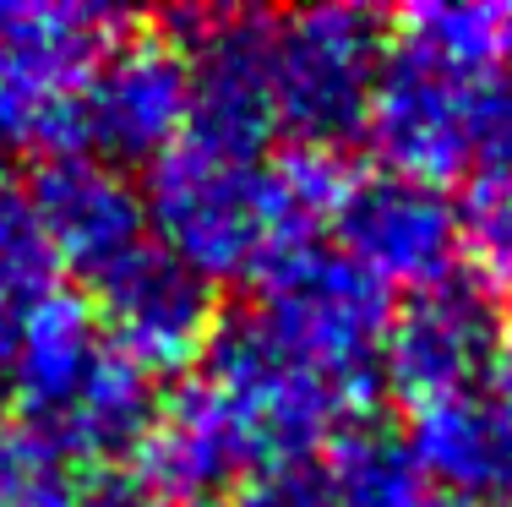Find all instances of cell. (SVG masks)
Here are the masks:
<instances>
[{
	"label": "cell",
	"mask_w": 512,
	"mask_h": 507,
	"mask_svg": "<svg viewBox=\"0 0 512 507\" xmlns=\"http://www.w3.org/2000/svg\"><path fill=\"white\" fill-rule=\"evenodd\" d=\"M246 322L289 360L360 393H382V344L393 300L338 246H311L251 279Z\"/></svg>",
	"instance_id": "4"
},
{
	"label": "cell",
	"mask_w": 512,
	"mask_h": 507,
	"mask_svg": "<svg viewBox=\"0 0 512 507\" xmlns=\"http://www.w3.org/2000/svg\"><path fill=\"white\" fill-rule=\"evenodd\" d=\"M17 415H28L71 464L137 458L158 415V388L131 355H120L99 328L93 306L71 289H50L6 355Z\"/></svg>",
	"instance_id": "1"
},
{
	"label": "cell",
	"mask_w": 512,
	"mask_h": 507,
	"mask_svg": "<svg viewBox=\"0 0 512 507\" xmlns=\"http://www.w3.org/2000/svg\"><path fill=\"white\" fill-rule=\"evenodd\" d=\"M382 60V22L365 6L267 11V93L278 131L311 148H338L365 126Z\"/></svg>",
	"instance_id": "6"
},
{
	"label": "cell",
	"mask_w": 512,
	"mask_h": 507,
	"mask_svg": "<svg viewBox=\"0 0 512 507\" xmlns=\"http://www.w3.org/2000/svg\"><path fill=\"white\" fill-rule=\"evenodd\" d=\"M338 251L382 289H425L458 273V202L409 175H355L333 219Z\"/></svg>",
	"instance_id": "8"
},
{
	"label": "cell",
	"mask_w": 512,
	"mask_h": 507,
	"mask_svg": "<svg viewBox=\"0 0 512 507\" xmlns=\"http://www.w3.org/2000/svg\"><path fill=\"white\" fill-rule=\"evenodd\" d=\"M82 507H186V502H164V497H153V491H142V486H109V491H99V497H88Z\"/></svg>",
	"instance_id": "17"
},
{
	"label": "cell",
	"mask_w": 512,
	"mask_h": 507,
	"mask_svg": "<svg viewBox=\"0 0 512 507\" xmlns=\"http://www.w3.org/2000/svg\"><path fill=\"white\" fill-rule=\"evenodd\" d=\"M82 475L17 409H0V507H82Z\"/></svg>",
	"instance_id": "16"
},
{
	"label": "cell",
	"mask_w": 512,
	"mask_h": 507,
	"mask_svg": "<svg viewBox=\"0 0 512 507\" xmlns=\"http://www.w3.org/2000/svg\"><path fill=\"white\" fill-rule=\"evenodd\" d=\"M306 464L316 507H442L414 469L409 448L387 431L355 426L333 437L322 453H311Z\"/></svg>",
	"instance_id": "13"
},
{
	"label": "cell",
	"mask_w": 512,
	"mask_h": 507,
	"mask_svg": "<svg viewBox=\"0 0 512 507\" xmlns=\"http://www.w3.org/2000/svg\"><path fill=\"white\" fill-rule=\"evenodd\" d=\"M191 66L175 39H120L82 99V153L109 164L158 159L186 137Z\"/></svg>",
	"instance_id": "10"
},
{
	"label": "cell",
	"mask_w": 512,
	"mask_h": 507,
	"mask_svg": "<svg viewBox=\"0 0 512 507\" xmlns=\"http://www.w3.org/2000/svg\"><path fill=\"white\" fill-rule=\"evenodd\" d=\"M28 191L55 262L88 284H99L109 268H120L131 251H142L153 240L142 191L109 159H93V153L44 159L39 175L28 180Z\"/></svg>",
	"instance_id": "11"
},
{
	"label": "cell",
	"mask_w": 512,
	"mask_h": 507,
	"mask_svg": "<svg viewBox=\"0 0 512 507\" xmlns=\"http://www.w3.org/2000/svg\"><path fill=\"white\" fill-rule=\"evenodd\" d=\"M491 382H496V398L512 409V322H507V338H502V355H496V371H491Z\"/></svg>",
	"instance_id": "18"
},
{
	"label": "cell",
	"mask_w": 512,
	"mask_h": 507,
	"mask_svg": "<svg viewBox=\"0 0 512 507\" xmlns=\"http://www.w3.org/2000/svg\"><path fill=\"white\" fill-rule=\"evenodd\" d=\"M55 251L44 240L39 208H33L28 180L11 164H0V371L17 344V328L28 322V311L55 289Z\"/></svg>",
	"instance_id": "14"
},
{
	"label": "cell",
	"mask_w": 512,
	"mask_h": 507,
	"mask_svg": "<svg viewBox=\"0 0 512 507\" xmlns=\"http://www.w3.org/2000/svg\"><path fill=\"white\" fill-rule=\"evenodd\" d=\"M414 50L463 71H512V6L507 0H425L398 17Z\"/></svg>",
	"instance_id": "15"
},
{
	"label": "cell",
	"mask_w": 512,
	"mask_h": 507,
	"mask_svg": "<svg viewBox=\"0 0 512 507\" xmlns=\"http://www.w3.org/2000/svg\"><path fill=\"white\" fill-rule=\"evenodd\" d=\"M93 289V317L109 333L120 355H131L142 371H180L207 355L218 338V295L202 273H191L180 257H169L158 240L131 251L120 268H109Z\"/></svg>",
	"instance_id": "9"
},
{
	"label": "cell",
	"mask_w": 512,
	"mask_h": 507,
	"mask_svg": "<svg viewBox=\"0 0 512 507\" xmlns=\"http://www.w3.org/2000/svg\"><path fill=\"white\" fill-rule=\"evenodd\" d=\"M507 338V311L474 273H447V279L414 289L387 322L382 344V388L404 393L414 409L436 398H458L485 388L496 371Z\"/></svg>",
	"instance_id": "7"
},
{
	"label": "cell",
	"mask_w": 512,
	"mask_h": 507,
	"mask_svg": "<svg viewBox=\"0 0 512 507\" xmlns=\"http://www.w3.org/2000/svg\"><path fill=\"white\" fill-rule=\"evenodd\" d=\"M120 28L82 0H0V153H82V99Z\"/></svg>",
	"instance_id": "3"
},
{
	"label": "cell",
	"mask_w": 512,
	"mask_h": 507,
	"mask_svg": "<svg viewBox=\"0 0 512 507\" xmlns=\"http://www.w3.org/2000/svg\"><path fill=\"white\" fill-rule=\"evenodd\" d=\"M404 448L442 507H512V409L491 388L420 404Z\"/></svg>",
	"instance_id": "12"
},
{
	"label": "cell",
	"mask_w": 512,
	"mask_h": 507,
	"mask_svg": "<svg viewBox=\"0 0 512 507\" xmlns=\"http://www.w3.org/2000/svg\"><path fill=\"white\" fill-rule=\"evenodd\" d=\"M148 229L169 257L207 284L256 279L278 262V224L267 197V153H235L180 137L148 164Z\"/></svg>",
	"instance_id": "2"
},
{
	"label": "cell",
	"mask_w": 512,
	"mask_h": 507,
	"mask_svg": "<svg viewBox=\"0 0 512 507\" xmlns=\"http://www.w3.org/2000/svg\"><path fill=\"white\" fill-rule=\"evenodd\" d=\"M502 82L507 71H463L414 44H387L360 131L393 175L447 191V180H474L485 169Z\"/></svg>",
	"instance_id": "5"
}]
</instances>
